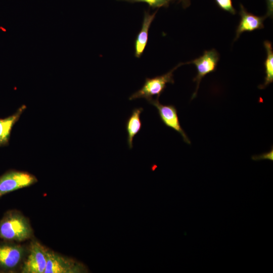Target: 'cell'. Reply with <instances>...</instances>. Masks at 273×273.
<instances>
[{
    "label": "cell",
    "mask_w": 273,
    "mask_h": 273,
    "mask_svg": "<svg viewBox=\"0 0 273 273\" xmlns=\"http://www.w3.org/2000/svg\"><path fill=\"white\" fill-rule=\"evenodd\" d=\"M218 6L226 12L232 15L236 14V11L234 8L232 0H215Z\"/></svg>",
    "instance_id": "cell-15"
},
{
    "label": "cell",
    "mask_w": 273,
    "mask_h": 273,
    "mask_svg": "<svg viewBox=\"0 0 273 273\" xmlns=\"http://www.w3.org/2000/svg\"><path fill=\"white\" fill-rule=\"evenodd\" d=\"M32 236L28 220L18 211L7 212L0 221V238L4 241L20 242Z\"/></svg>",
    "instance_id": "cell-1"
},
{
    "label": "cell",
    "mask_w": 273,
    "mask_h": 273,
    "mask_svg": "<svg viewBox=\"0 0 273 273\" xmlns=\"http://www.w3.org/2000/svg\"><path fill=\"white\" fill-rule=\"evenodd\" d=\"M143 111V108H134L126 122V130L127 133V145L129 149L133 147L134 137L140 131L142 126L140 116Z\"/></svg>",
    "instance_id": "cell-12"
},
{
    "label": "cell",
    "mask_w": 273,
    "mask_h": 273,
    "mask_svg": "<svg viewBox=\"0 0 273 273\" xmlns=\"http://www.w3.org/2000/svg\"><path fill=\"white\" fill-rule=\"evenodd\" d=\"M47 257L44 273H77L84 271L83 264L48 249Z\"/></svg>",
    "instance_id": "cell-5"
},
{
    "label": "cell",
    "mask_w": 273,
    "mask_h": 273,
    "mask_svg": "<svg viewBox=\"0 0 273 273\" xmlns=\"http://www.w3.org/2000/svg\"><path fill=\"white\" fill-rule=\"evenodd\" d=\"M26 108V106L22 105L13 115L4 119H0V147L9 144L12 128L19 120Z\"/></svg>",
    "instance_id": "cell-11"
},
{
    "label": "cell",
    "mask_w": 273,
    "mask_h": 273,
    "mask_svg": "<svg viewBox=\"0 0 273 273\" xmlns=\"http://www.w3.org/2000/svg\"><path fill=\"white\" fill-rule=\"evenodd\" d=\"M272 154H273V151H272V149L271 151H270L268 153L262 154V155H261L260 156H253L252 158L253 160H256V161L257 160H262V159H269V160H271V161H272V160H273Z\"/></svg>",
    "instance_id": "cell-17"
},
{
    "label": "cell",
    "mask_w": 273,
    "mask_h": 273,
    "mask_svg": "<svg viewBox=\"0 0 273 273\" xmlns=\"http://www.w3.org/2000/svg\"><path fill=\"white\" fill-rule=\"evenodd\" d=\"M186 64H189V62L180 63L164 74L152 78H146L142 87L132 94L129 100L144 98L148 102L153 99L154 96L159 98L166 87L167 83H174L173 73L174 70Z\"/></svg>",
    "instance_id": "cell-2"
},
{
    "label": "cell",
    "mask_w": 273,
    "mask_h": 273,
    "mask_svg": "<svg viewBox=\"0 0 273 273\" xmlns=\"http://www.w3.org/2000/svg\"><path fill=\"white\" fill-rule=\"evenodd\" d=\"M266 13L265 17L272 18L273 16V0H266Z\"/></svg>",
    "instance_id": "cell-16"
},
{
    "label": "cell",
    "mask_w": 273,
    "mask_h": 273,
    "mask_svg": "<svg viewBox=\"0 0 273 273\" xmlns=\"http://www.w3.org/2000/svg\"><path fill=\"white\" fill-rule=\"evenodd\" d=\"M171 2H176L178 4H181L182 7L184 8H187L191 5V0H170Z\"/></svg>",
    "instance_id": "cell-18"
},
{
    "label": "cell",
    "mask_w": 273,
    "mask_h": 273,
    "mask_svg": "<svg viewBox=\"0 0 273 273\" xmlns=\"http://www.w3.org/2000/svg\"><path fill=\"white\" fill-rule=\"evenodd\" d=\"M263 45L266 52V57L264 63L265 78L263 84L258 86L260 89H264L273 82V50L272 43L265 40Z\"/></svg>",
    "instance_id": "cell-13"
},
{
    "label": "cell",
    "mask_w": 273,
    "mask_h": 273,
    "mask_svg": "<svg viewBox=\"0 0 273 273\" xmlns=\"http://www.w3.org/2000/svg\"><path fill=\"white\" fill-rule=\"evenodd\" d=\"M219 60V53L215 49H213L205 51L202 56L189 62V64H193L195 65L197 71V75L193 79V81L196 82L197 86L192 95V99L196 97L202 79L206 75L215 71Z\"/></svg>",
    "instance_id": "cell-7"
},
{
    "label": "cell",
    "mask_w": 273,
    "mask_h": 273,
    "mask_svg": "<svg viewBox=\"0 0 273 273\" xmlns=\"http://www.w3.org/2000/svg\"><path fill=\"white\" fill-rule=\"evenodd\" d=\"M239 14L241 19L236 31L234 41L238 39L244 32H251L264 28L263 22L266 18L265 16L260 17L249 13L242 4H240Z\"/></svg>",
    "instance_id": "cell-9"
},
{
    "label": "cell",
    "mask_w": 273,
    "mask_h": 273,
    "mask_svg": "<svg viewBox=\"0 0 273 273\" xmlns=\"http://www.w3.org/2000/svg\"><path fill=\"white\" fill-rule=\"evenodd\" d=\"M148 103L156 108L160 119L167 127L178 132L185 143L191 144L190 140L180 125L177 111L174 105L161 104L157 98L152 99L149 101Z\"/></svg>",
    "instance_id": "cell-8"
},
{
    "label": "cell",
    "mask_w": 273,
    "mask_h": 273,
    "mask_svg": "<svg viewBox=\"0 0 273 273\" xmlns=\"http://www.w3.org/2000/svg\"><path fill=\"white\" fill-rule=\"evenodd\" d=\"M47 249L38 242L32 241L23 262L21 272L44 273L47 262Z\"/></svg>",
    "instance_id": "cell-6"
},
{
    "label": "cell",
    "mask_w": 273,
    "mask_h": 273,
    "mask_svg": "<svg viewBox=\"0 0 273 273\" xmlns=\"http://www.w3.org/2000/svg\"><path fill=\"white\" fill-rule=\"evenodd\" d=\"M157 10L150 14L149 11H144L141 28L134 40V56L140 58L142 56L148 41L149 31L151 25L155 19Z\"/></svg>",
    "instance_id": "cell-10"
},
{
    "label": "cell",
    "mask_w": 273,
    "mask_h": 273,
    "mask_svg": "<svg viewBox=\"0 0 273 273\" xmlns=\"http://www.w3.org/2000/svg\"><path fill=\"white\" fill-rule=\"evenodd\" d=\"M130 3H144L152 9L167 7L170 3V0H117Z\"/></svg>",
    "instance_id": "cell-14"
},
{
    "label": "cell",
    "mask_w": 273,
    "mask_h": 273,
    "mask_svg": "<svg viewBox=\"0 0 273 273\" xmlns=\"http://www.w3.org/2000/svg\"><path fill=\"white\" fill-rule=\"evenodd\" d=\"M37 181L33 175L25 171L12 170L0 176V197L26 188Z\"/></svg>",
    "instance_id": "cell-4"
},
{
    "label": "cell",
    "mask_w": 273,
    "mask_h": 273,
    "mask_svg": "<svg viewBox=\"0 0 273 273\" xmlns=\"http://www.w3.org/2000/svg\"><path fill=\"white\" fill-rule=\"evenodd\" d=\"M26 253L25 248L20 244L7 241L0 243V270L6 271L16 269Z\"/></svg>",
    "instance_id": "cell-3"
}]
</instances>
